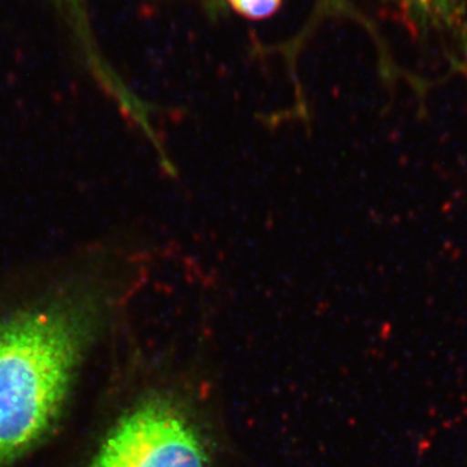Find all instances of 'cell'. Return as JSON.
Instances as JSON below:
<instances>
[{
    "label": "cell",
    "mask_w": 467,
    "mask_h": 467,
    "mask_svg": "<svg viewBox=\"0 0 467 467\" xmlns=\"http://www.w3.org/2000/svg\"><path fill=\"white\" fill-rule=\"evenodd\" d=\"M0 318V467L32 450L55 425L88 337L97 291L84 275Z\"/></svg>",
    "instance_id": "1"
},
{
    "label": "cell",
    "mask_w": 467,
    "mask_h": 467,
    "mask_svg": "<svg viewBox=\"0 0 467 467\" xmlns=\"http://www.w3.org/2000/svg\"><path fill=\"white\" fill-rule=\"evenodd\" d=\"M94 467H209L204 441L186 410L165 396L138 405L101 445Z\"/></svg>",
    "instance_id": "2"
},
{
    "label": "cell",
    "mask_w": 467,
    "mask_h": 467,
    "mask_svg": "<svg viewBox=\"0 0 467 467\" xmlns=\"http://www.w3.org/2000/svg\"><path fill=\"white\" fill-rule=\"evenodd\" d=\"M417 45L447 52L467 72V0H379Z\"/></svg>",
    "instance_id": "3"
},
{
    "label": "cell",
    "mask_w": 467,
    "mask_h": 467,
    "mask_svg": "<svg viewBox=\"0 0 467 467\" xmlns=\"http://www.w3.org/2000/svg\"><path fill=\"white\" fill-rule=\"evenodd\" d=\"M234 11L250 20H265L278 11L282 0H227Z\"/></svg>",
    "instance_id": "4"
},
{
    "label": "cell",
    "mask_w": 467,
    "mask_h": 467,
    "mask_svg": "<svg viewBox=\"0 0 467 467\" xmlns=\"http://www.w3.org/2000/svg\"><path fill=\"white\" fill-rule=\"evenodd\" d=\"M81 36L88 33V0H51Z\"/></svg>",
    "instance_id": "5"
}]
</instances>
